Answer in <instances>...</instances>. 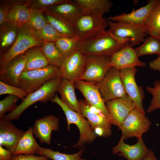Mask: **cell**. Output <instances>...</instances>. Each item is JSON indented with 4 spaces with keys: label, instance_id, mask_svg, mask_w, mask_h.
Instances as JSON below:
<instances>
[{
    "label": "cell",
    "instance_id": "5bb4252c",
    "mask_svg": "<svg viewBox=\"0 0 160 160\" xmlns=\"http://www.w3.org/2000/svg\"><path fill=\"white\" fill-rule=\"evenodd\" d=\"M75 85L88 104L101 111L111 122V117L105 103L101 97L96 82L77 80L75 81Z\"/></svg>",
    "mask_w": 160,
    "mask_h": 160
},
{
    "label": "cell",
    "instance_id": "74e56055",
    "mask_svg": "<svg viewBox=\"0 0 160 160\" xmlns=\"http://www.w3.org/2000/svg\"><path fill=\"white\" fill-rule=\"evenodd\" d=\"M0 25L6 22L8 11L19 5L26 3L25 0H1L0 1Z\"/></svg>",
    "mask_w": 160,
    "mask_h": 160
},
{
    "label": "cell",
    "instance_id": "d4e9b609",
    "mask_svg": "<svg viewBox=\"0 0 160 160\" xmlns=\"http://www.w3.org/2000/svg\"><path fill=\"white\" fill-rule=\"evenodd\" d=\"M33 135L32 128L29 127L24 132L12 152V155L36 154L40 146L36 141Z\"/></svg>",
    "mask_w": 160,
    "mask_h": 160
},
{
    "label": "cell",
    "instance_id": "7402d4cb",
    "mask_svg": "<svg viewBox=\"0 0 160 160\" xmlns=\"http://www.w3.org/2000/svg\"><path fill=\"white\" fill-rule=\"evenodd\" d=\"M75 82L62 78L57 90L61 97V100L72 110L81 114L79 101L75 93Z\"/></svg>",
    "mask_w": 160,
    "mask_h": 160
},
{
    "label": "cell",
    "instance_id": "f1b7e54d",
    "mask_svg": "<svg viewBox=\"0 0 160 160\" xmlns=\"http://www.w3.org/2000/svg\"><path fill=\"white\" fill-rule=\"evenodd\" d=\"M144 27L147 35L160 39V0L151 11Z\"/></svg>",
    "mask_w": 160,
    "mask_h": 160
},
{
    "label": "cell",
    "instance_id": "277c9868",
    "mask_svg": "<svg viewBox=\"0 0 160 160\" xmlns=\"http://www.w3.org/2000/svg\"><path fill=\"white\" fill-rule=\"evenodd\" d=\"M78 41L96 36L106 31L108 27L107 18L99 12L82 15L72 25Z\"/></svg>",
    "mask_w": 160,
    "mask_h": 160
},
{
    "label": "cell",
    "instance_id": "8992f818",
    "mask_svg": "<svg viewBox=\"0 0 160 160\" xmlns=\"http://www.w3.org/2000/svg\"><path fill=\"white\" fill-rule=\"evenodd\" d=\"M60 76V68L49 65L44 68L23 71L19 79V87L28 94L40 88L46 82Z\"/></svg>",
    "mask_w": 160,
    "mask_h": 160
},
{
    "label": "cell",
    "instance_id": "83f0119b",
    "mask_svg": "<svg viewBox=\"0 0 160 160\" xmlns=\"http://www.w3.org/2000/svg\"><path fill=\"white\" fill-rule=\"evenodd\" d=\"M25 53L27 61L23 71L42 68L49 65L40 47L31 48Z\"/></svg>",
    "mask_w": 160,
    "mask_h": 160
},
{
    "label": "cell",
    "instance_id": "836d02e7",
    "mask_svg": "<svg viewBox=\"0 0 160 160\" xmlns=\"http://www.w3.org/2000/svg\"><path fill=\"white\" fill-rule=\"evenodd\" d=\"M31 30L34 37L38 40L44 42L49 41L54 42L61 37H70L60 34L48 23L40 30Z\"/></svg>",
    "mask_w": 160,
    "mask_h": 160
},
{
    "label": "cell",
    "instance_id": "8fae6325",
    "mask_svg": "<svg viewBox=\"0 0 160 160\" xmlns=\"http://www.w3.org/2000/svg\"><path fill=\"white\" fill-rule=\"evenodd\" d=\"M108 30L111 33L116 37L130 39L129 43L132 47L143 43L145 37L148 35L145 33L144 26L108 20Z\"/></svg>",
    "mask_w": 160,
    "mask_h": 160
},
{
    "label": "cell",
    "instance_id": "4316f807",
    "mask_svg": "<svg viewBox=\"0 0 160 160\" xmlns=\"http://www.w3.org/2000/svg\"><path fill=\"white\" fill-rule=\"evenodd\" d=\"M79 6L83 15L95 12L103 15L108 12L113 6V3L109 0H73Z\"/></svg>",
    "mask_w": 160,
    "mask_h": 160
},
{
    "label": "cell",
    "instance_id": "ffe728a7",
    "mask_svg": "<svg viewBox=\"0 0 160 160\" xmlns=\"http://www.w3.org/2000/svg\"><path fill=\"white\" fill-rule=\"evenodd\" d=\"M137 142L133 145L126 144L121 137L118 144L113 148L112 153L123 156L127 160H142L147 155L148 149L142 137L138 138Z\"/></svg>",
    "mask_w": 160,
    "mask_h": 160
},
{
    "label": "cell",
    "instance_id": "2e32d148",
    "mask_svg": "<svg viewBox=\"0 0 160 160\" xmlns=\"http://www.w3.org/2000/svg\"><path fill=\"white\" fill-rule=\"evenodd\" d=\"M138 58L134 49L128 42L123 48L110 57L109 65L119 70L136 66L145 67L146 64Z\"/></svg>",
    "mask_w": 160,
    "mask_h": 160
},
{
    "label": "cell",
    "instance_id": "f6af8a7d",
    "mask_svg": "<svg viewBox=\"0 0 160 160\" xmlns=\"http://www.w3.org/2000/svg\"><path fill=\"white\" fill-rule=\"evenodd\" d=\"M142 160H158L156 157L153 151L151 149L148 150V152Z\"/></svg>",
    "mask_w": 160,
    "mask_h": 160
},
{
    "label": "cell",
    "instance_id": "d6986e66",
    "mask_svg": "<svg viewBox=\"0 0 160 160\" xmlns=\"http://www.w3.org/2000/svg\"><path fill=\"white\" fill-rule=\"evenodd\" d=\"M58 118L53 115H48L36 120L32 127L33 134L41 144L49 145L53 131L59 130Z\"/></svg>",
    "mask_w": 160,
    "mask_h": 160
},
{
    "label": "cell",
    "instance_id": "44dd1931",
    "mask_svg": "<svg viewBox=\"0 0 160 160\" xmlns=\"http://www.w3.org/2000/svg\"><path fill=\"white\" fill-rule=\"evenodd\" d=\"M24 132L11 121L4 118H0V145L11 152Z\"/></svg>",
    "mask_w": 160,
    "mask_h": 160
},
{
    "label": "cell",
    "instance_id": "d590c367",
    "mask_svg": "<svg viewBox=\"0 0 160 160\" xmlns=\"http://www.w3.org/2000/svg\"><path fill=\"white\" fill-rule=\"evenodd\" d=\"M30 9V17L27 25L32 30L41 29L47 23L43 14L44 10L35 8Z\"/></svg>",
    "mask_w": 160,
    "mask_h": 160
},
{
    "label": "cell",
    "instance_id": "b9f144b4",
    "mask_svg": "<svg viewBox=\"0 0 160 160\" xmlns=\"http://www.w3.org/2000/svg\"><path fill=\"white\" fill-rule=\"evenodd\" d=\"M49 159L43 156H35L33 154H19L13 155L12 160H49Z\"/></svg>",
    "mask_w": 160,
    "mask_h": 160
},
{
    "label": "cell",
    "instance_id": "1f68e13d",
    "mask_svg": "<svg viewBox=\"0 0 160 160\" xmlns=\"http://www.w3.org/2000/svg\"><path fill=\"white\" fill-rule=\"evenodd\" d=\"M134 49L138 57L153 54L159 56L160 55V42L158 39L150 36L145 39L141 45Z\"/></svg>",
    "mask_w": 160,
    "mask_h": 160
},
{
    "label": "cell",
    "instance_id": "4fadbf2b",
    "mask_svg": "<svg viewBox=\"0 0 160 160\" xmlns=\"http://www.w3.org/2000/svg\"><path fill=\"white\" fill-rule=\"evenodd\" d=\"M110 57L96 56L86 57L85 71L79 80L95 82L100 81L111 68L109 65Z\"/></svg>",
    "mask_w": 160,
    "mask_h": 160
},
{
    "label": "cell",
    "instance_id": "f35d334b",
    "mask_svg": "<svg viewBox=\"0 0 160 160\" xmlns=\"http://www.w3.org/2000/svg\"><path fill=\"white\" fill-rule=\"evenodd\" d=\"M20 99L18 97L8 95L0 101V118H3L7 112L12 111L16 108L17 102Z\"/></svg>",
    "mask_w": 160,
    "mask_h": 160
},
{
    "label": "cell",
    "instance_id": "3957f363",
    "mask_svg": "<svg viewBox=\"0 0 160 160\" xmlns=\"http://www.w3.org/2000/svg\"><path fill=\"white\" fill-rule=\"evenodd\" d=\"M57 104L63 111L67 121V129L70 130V125L75 124L78 128L80 137L78 142L73 147L82 148L86 143H90L96 139L97 134L92 128L89 121L81 114L75 112L69 108L61 100L57 93L51 100Z\"/></svg>",
    "mask_w": 160,
    "mask_h": 160
},
{
    "label": "cell",
    "instance_id": "ac0fdd59",
    "mask_svg": "<svg viewBox=\"0 0 160 160\" xmlns=\"http://www.w3.org/2000/svg\"><path fill=\"white\" fill-rule=\"evenodd\" d=\"M159 0H150L145 5L132 12L109 17L108 20L144 26L151 11Z\"/></svg>",
    "mask_w": 160,
    "mask_h": 160
},
{
    "label": "cell",
    "instance_id": "60d3db41",
    "mask_svg": "<svg viewBox=\"0 0 160 160\" xmlns=\"http://www.w3.org/2000/svg\"><path fill=\"white\" fill-rule=\"evenodd\" d=\"M7 94L17 96L23 100L28 93L20 87L7 84L0 80V95Z\"/></svg>",
    "mask_w": 160,
    "mask_h": 160
},
{
    "label": "cell",
    "instance_id": "5b68a950",
    "mask_svg": "<svg viewBox=\"0 0 160 160\" xmlns=\"http://www.w3.org/2000/svg\"><path fill=\"white\" fill-rule=\"evenodd\" d=\"M43 43L34 37L27 25L19 28L17 38L12 46L4 53L0 55V70L18 56L31 48L41 47Z\"/></svg>",
    "mask_w": 160,
    "mask_h": 160
},
{
    "label": "cell",
    "instance_id": "9a60e30c",
    "mask_svg": "<svg viewBox=\"0 0 160 160\" xmlns=\"http://www.w3.org/2000/svg\"><path fill=\"white\" fill-rule=\"evenodd\" d=\"M105 104L111 117L112 124L117 126L119 129L130 112L135 109L134 104L127 94Z\"/></svg>",
    "mask_w": 160,
    "mask_h": 160
},
{
    "label": "cell",
    "instance_id": "8d00e7d4",
    "mask_svg": "<svg viewBox=\"0 0 160 160\" xmlns=\"http://www.w3.org/2000/svg\"><path fill=\"white\" fill-rule=\"evenodd\" d=\"M147 90L151 94L152 98L147 112L150 113L160 108V81L157 80L154 83L153 87L148 86Z\"/></svg>",
    "mask_w": 160,
    "mask_h": 160
},
{
    "label": "cell",
    "instance_id": "30bf717a",
    "mask_svg": "<svg viewBox=\"0 0 160 160\" xmlns=\"http://www.w3.org/2000/svg\"><path fill=\"white\" fill-rule=\"evenodd\" d=\"M137 71L136 67L123 69L120 70V76L126 94L134 104L135 109L145 114L143 103L144 93L142 87L137 85L135 79Z\"/></svg>",
    "mask_w": 160,
    "mask_h": 160
},
{
    "label": "cell",
    "instance_id": "cb8c5ba5",
    "mask_svg": "<svg viewBox=\"0 0 160 160\" xmlns=\"http://www.w3.org/2000/svg\"><path fill=\"white\" fill-rule=\"evenodd\" d=\"M43 14L47 22L60 33L76 38L72 26L62 17L49 9L44 11Z\"/></svg>",
    "mask_w": 160,
    "mask_h": 160
},
{
    "label": "cell",
    "instance_id": "7bdbcfd3",
    "mask_svg": "<svg viewBox=\"0 0 160 160\" xmlns=\"http://www.w3.org/2000/svg\"><path fill=\"white\" fill-rule=\"evenodd\" d=\"M12 156L11 151L0 145V160H12Z\"/></svg>",
    "mask_w": 160,
    "mask_h": 160
},
{
    "label": "cell",
    "instance_id": "7a4b0ae2",
    "mask_svg": "<svg viewBox=\"0 0 160 160\" xmlns=\"http://www.w3.org/2000/svg\"><path fill=\"white\" fill-rule=\"evenodd\" d=\"M62 78L59 76L48 81L38 89L28 94L14 110L3 118L11 121L18 119L25 111L35 103H46L50 101L55 97Z\"/></svg>",
    "mask_w": 160,
    "mask_h": 160
},
{
    "label": "cell",
    "instance_id": "603a6c76",
    "mask_svg": "<svg viewBox=\"0 0 160 160\" xmlns=\"http://www.w3.org/2000/svg\"><path fill=\"white\" fill-rule=\"evenodd\" d=\"M49 9L62 17L72 26L83 15L80 7L72 0H68Z\"/></svg>",
    "mask_w": 160,
    "mask_h": 160
},
{
    "label": "cell",
    "instance_id": "ee69618b",
    "mask_svg": "<svg viewBox=\"0 0 160 160\" xmlns=\"http://www.w3.org/2000/svg\"><path fill=\"white\" fill-rule=\"evenodd\" d=\"M150 68L151 69L159 71L160 73V55L149 63Z\"/></svg>",
    "mask_w": 160,
    "mask_h": 160
},
{
    "label": "cell",
    "instance_id": "484cf974",
    "mask_svg": "<svg viewBox=\"0 0 160 160\" xmlns=\"http://www.w3.org/2000/svg\"><path fill=\"white\" fill-rule=\"evenodd\" d=\"M30 11L26 4L15 7L8 11L6 22L18 28H22L27 24Z\"/></svg>",
    "mask_w": 160,
    "mask_h": 160
},
{
    "label": "cell",
    "instance_id": "ab89813d",
    "mask_svg": "<svg viewBox=\"0 0 160 160\" xmlns=\"http://www.w3.org/2000/svg\"><path fill=\"white\" fill-rule=\"evenodd\" d=\"M68 0H27L26 4L29 8H35L44 11L67 1Z\"/></svg>",
    "mask_w": 160,
    "mask_h": 160
},
{
    "label": "cell",
    "instance_id": "52a82bcc",
    "mask_svg": "<svg viewBox=\"0 0 160 160\" xmlns=\"http://www.w3.org/2000/svg\"><path fill=\"white\" fill-rule=\"evenodd\" d=\"M96 84L105 103L127 94L120 77V70L113 67L110 68L104 77L96 82Z\"/></svg>",
    "mask_w": 160,
    "mask_h": 160
},
{
    "label": "cell",
    "instance_id": "6da1fadb",
    "mask_svg": "<svg viewBox=\"0 0 160 160\" xmlns=\"http://www.w3.org/2000/svg\"><path fill=\"white\" fill-rule=\"evenodd\" d=\"M130 40L129 38L116 37L108 30L90 38L78 41L76 50L86 57H110L123 48Z\"/></svg>",
    "mask_w": 160,
    "mask_h": 160
},
{
    "label": "cell",
    "instance_id": "e0dca14e",
    "mask_svg": "<svg viewBox=\"0 0 160 160\" xmlns=\"http://www.w3.org/2000/svg\"><path fill=\"white\" fill-rule=\"evenodd\" d=\"M27 61L25 52L12 60L0 70V79L10 85L19 87V79L23 71Z\"/></svg>",
    "mask_w": 160,
    "mask_h": 160
},
{
    "label": "cell",
    "instance_id": "ba28073f",
    "mask_svg": "<svg viewBox=\"0 0 160 160\" xmlns=\"http://www.w3.org/2000/svg\"><path fill=\"white\" fill-rule=\"evenodd\" d=\"M79 101L82 115L89 122L97 135L107 137L111 135V120L100 110L88 104L84 100Z\"/></svg>",
    "mask_w": 160,
    "mask_h": 160
},
{
    "label": "cell",
    "instance_id": "4dcf8cb0",
    "mask_svg": "<svg viewBox=\"0 0 160 160\" xmlns=\"http://www.w3.org/2000/svg\"><path fill=\"white\" fill-rule=\"evenodd\" d=\"M40 47L49 65L60 68L65 58L57 49L54 42H44Z\"/></svg>",
    "mask_w": 160,
    "mask_h": 160
},
{
    "label": "cell",
    "instance_id": "bcb514c9",
    "mask_svg": "<svg viewBox=\"0 0 160 160\" xmlns=\"http://www.w3.org/2000/svg\"><path fill=\"white\" fill-rule=\"evenodd\" d=\"M81 160H85V159H82Z\"/></svg>",
    "mask_w": 160,
    "mask_h": 160
},
{
    "label": "cell",
    "instance_id": "9c48e42d",
    "mask_svg": "<svg viewBox=\"0 0 160 160\" xmlns=\"http://www.w3.org/2000/svg\"><path fill=\"white\" fill-rule=\"evenodd\" d=\"M149 119L138 110H132L124 120L119 129L122 132L121 137L124 139L133 137L137 138L148 130L151 125Z\"/></svg>",
    "mask_w": 160,
    "mask_h": 160
},
{
    "label": "cell",
    "instance_id": "7dc6e473",
    "mask_svg": "<svg viewBox=\"0 0 160 160\" xmlns=\"http://www.w3.org/2000/svg\"><path fill=\"white\" fill-rule=\"evenodd\" d=\"M158 39L159 41L160 42V39Z\"/></svg>",
    "mask_w": 160,
    "mask_h": 160
},
{
    "label": "cell",
    "instance_id": "7c38bea8",
    "mask_svg": "<svg viewBox=\"0 0 160 160\" xmlns=\"http://www.w3.org/2000/svg\"><path fill=\"white\" fill-rule=\"evenodd\" d=\"M86 61V57L76 50L64 58L60 68V76L74 82L79 80L84 72Z\"/></svg>",
    "mask_w": 160,
    "mask_h": 160
},
{
    "label": "cell",
    "instance_id": "d6a6232c",
    "mask_svg": "<svg viewBox=\"0 0 160 160\" xmlns=\"http://www.w3.org/2000/svg\"><path fill=\"white\" fill-rule=\"evenodd\" d=\"M84 148H82L76 153L67 154L61 153L58 151H54L51 149L45 148L40 146L36 154L44 156L52 160H81Z\"/></svg>",
    "mask_w": 160,
    "mask_h": 160
},
{
    "label": "cell",
    "instance_id": "f546056e",
    "mask_svg": "<svg viewBox=\"0 0 160 160\" xmlns=\"http://www.w3.org/2000/svg\"><path fill=\"white\" fill-rule=\"evenodd\" d=\"M18 29L7 22L0 26V55L3 54L4 51L15 42Z\"/></svg>",
    "mask_w": 160,
    "mask_h": 160
},
{
    "label": "cell",
    "instance_id": "e575fe53",
    "mask_svg": "<svg viewBox=\"0 0 160 160\" xmlns=\"http://www.w3.org/2000/svg\"><path fill=\"white\" fill-rule=\"evenodd\" d=\"M78 40L73 37H63L54 42L57 49L65 58L76 50Z\"/></svg>",
    "mask_w": 160,
    "mask_h": 160
}]
</instances>
